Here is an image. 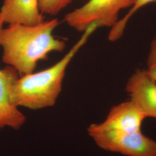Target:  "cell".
Segmentation results:
<instances>
[{"instance_id": "cell-1", "label": "cell", "mask_w": 156, "mask_h": 156, "mask_svg": "<svg viewBox=\"0 0 156 156\" xmlns=\"http://www.w3.org/2000/svg\"><path fill=\"white\" fill-rule=\"evenodd\" d=\"M59 25L57 19L36 25L15 24L0 29L2 61L20 75L34 73L38 62L48 58L51 51L62 52L66 44L52 33Z\"/></svg>"}, {"instance_id": "cell-2", "label": "cell", "mask_w": 156, "mask_h": 156, "mask_svg": "<svg viewBox=\"0 0 156 156\" xmlns=\"http://www.w3.org/2000/svg\"><path fill=\"white\" fill-rule=\"evenodd\" d=\"M97 27L92 26L54 66L38 73L17 76L9 85L12 104L17 108L39 110L54 106L62 90L67 67Z\"/></svg>"}, {"instance_id": "cell-3", "label": "cell", "mask_w": 156, "mask_h": 156, "mask_svg": "<svg viewBox=\"0 0 156 156\" xmlns=\"http://www.w3.org/2000/svg\"><path fill=\"white\" fill-rule=\"evenodd\" d=\"M136 0H89L67 14L64 21L72 28L84 32L92 26L112 27L121 10L132 7Z\"/></svg>"}, {"instance_id": "cell-4", "label": "cell", "mask_w": 156, "mask_h": 156, "mask_svg": "<svg viewBox=\"0 0 156 156\" xmlns=\"http://www.w3.org/2000/svg\"><path fill=\"white\" fill-rule=\"evenodd\" d=\"M90 136L101 149L128 156H156V142L141 131L126 133L95 128H87Z\"/></svg>"}, {"instance_id": "cell-5", "label": "cell", "mask_w": 156, "mask_h": 156, "mask_svg": "<svg viewBox=\"0 0 156 156\" xmlns=\"http://www.w3.org/2000/svg\"><path fill=\"white\" fill-rule=\"evenodd\" d=\"M126 91L131 101L146 117L156 118V81L146 70L134 73L128 79Z\"/></svg>"}, {"instance_id": "cell-6", "label": "cell", "mask_w": 156, "mask_h": 156, "mask_svg": "<svg viewBox=\"0 0 156 156\" xmlns=\"http://www.w3.org/2000/svg\"><path fill=\"white\" fill-rule=\"evenodd\" d=\"M146 117L129 101L113 106L104 122L93 125L100 129L134 133L141 131V125Z\"/></svg>"}, {"instance_id": "cell-7", "label": "cell", "mask_w": 156, "mask_h": 156, "mask_svg": "<svg viewBox=\"0 0 156 156\" xmlns=\"http://www.w3.org/2000/svg\"><path fill=\"white\" fill-rule=\"evenodd\" d=\"M19 75L9 66L0 69V129L6 127L19 129L26 122V116L12 104L9 94L10 83Z\"/></svg>"}, {"instance_id": "cell-8", "label": "cell", "mask_w": 156, "mask_h": 156, "mask_svg": "<svg viewBox=\"0 0 156 156\" xmlns=\"http://www.w3.org/2000/svg\"><path fill=\"white\" fill-rule=\"evenodd\" d=\"M44 19L38 0H4L0 10V29L5 24L36 25Z\"/></svg>"}, {"instance_id": "cell-9", "label": "cell", "mask_w": 156, "mask_h": 156, "mask_svg": "<svg viewBox=\"0 0 156 156\" xmlns=\"http://www.w3.org/2000/svg\"><path fill=\"white\" fill-rule=\"evenodd\" d=\"M153 2L156 3V0H136L134 5L126 16L119 20L118 22L111 27L108 35L109 40L110 41H116L120 39L123 35L129 20L134 15V13L145 5Z\"/></svg>"}, {"instance_id": "cell-10", "label": "cell", "mask_w": 156, "mask_h": 156, "mask_svg": "<svg viewBox=\"0 0 156 156\" xmlns=\"http://www.w3.org/2000/svg\"><path fill=\"white\" fill-rule=\"evenodd\" d=\"M73 0H38L39 11L43 14L55 16L69 5Z\"/></svg>"}, {"instance_id": "cell-11", "label": "cell", "mask_w": 156, "mask_h": 156, "mask_svg": "<svg viewBox=\"0 0 156 156\" xmlns=\"http://www.w3.org/2000/svg\"><path fill=\"white\" fill-rule=\"evenodd\" d=\"M147 65V69L146 71L151 78L156 81V35L151 43Z\"/></svg>"}]
</instances>
